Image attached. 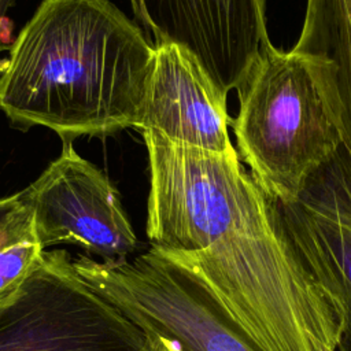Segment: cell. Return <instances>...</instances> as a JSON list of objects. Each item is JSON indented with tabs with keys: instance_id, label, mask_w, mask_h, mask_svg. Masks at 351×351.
I'll return each mask as SVG.
<instances>
[{
	"instance_id": "obj_2",
	"label": "cell",
	"mask_w": 351,
	"mask_h": 351,
	"mask_svg": "<svg viewBox=\"0 0 351 351\" xmlns=\"http://www.w3.org/2000/svg\"><path fill=\"white\" fill-rule=\"evenodd\" d=\"M236 90L237 155L271 200H291L343 145L307 62L270 41Z\"/></svg>"
},
{
	"instance_id": "obj_11",
	"label": "cell",
	"mask_w": 351,
	"mask_h": 351,
	"mask_svg": "<svg viewBox=\"0 0 351 351\" xmlns=\"http://www.w3.org/2000/svg\"><path fill=\"white\" fill-rule=\"evenodd\" d=\"M44 251L34 233L33 214L0 237V303L22 287Z\"/></svg>"
},
{
	"instance_id": "obj_7",
	"label": "cell",
	"mask_w": 351,
	"mask_h": 351,
	"mask_svg": "<svg viewBox=\"0 0 351 351\" xmlns=\"http://www.w3.org/2000/svg\"><path fill=\"white\" fill-rule=\"evenodd\" d=\"M280 225L340 324L337 351H351V155L339 151L287 202Z\"/></svg>"
},
{
	"instance_id": "obj_6",
	"label": "cell",
	"mask_w": 351,
	"mask_h": 351,
	"mask_svg": "<svg viewBox=\"0 0 351 351\" xmlns=\"http://www.w3.org/2000/svg\"><path fill=\"white\" fill-rule=\"evenodd\" d=\"M22 193L44 250L73 244L88 256L121 262L140 247L117 189L74 151L73 140H63L60 156Z\"/></svg>"
},
{
	"instance_id": "obj_12",
	"label": "cell",
	"mask_w": 351,
	"mask_h": 351,
	"mask_svg": "<svg viewBox=\"0 0 351 351\" xmlns=\"http://www.w3.org/2000/svg\"><path fill=\"white\" fill-rule=\"evenodd\" d=\"M30 214L32 208L27 206L22 191L0 197V237L25 221Z\"/></svg>"
},
{
	"instance_id": "obj_14",
	"label": "cell",
	"mask_w": 351,
	"mask_h": 351,
	"mask_svg": "<svg viewBox=\"0 0 351 351\" xmlns=\"http://www.w3.org/2000/svg\"><path fill=\"white\" fill-rule=\"evenodd\" d=\"M12 0H0V51L3 49V41H1V27L5 18V14L11 5Z\"/></svg>"
},
{
	"instance_id": "obj_8",
	"label": "cell",
	"mask_w": 351,
	"mask_h": 351,
	"mask_svg": "<svg viewBox=\"0 0 351 351\" xmlns=\"http://www.w3.org/2000/svg\"><path fill=\"white\" fill-rule=\"evenodd\" d=\"M155 45L188 49L214 84L228 95L237 89L270 43L266 0H130Z\"/></svg>"
},
{
	"instance_id": "obj_10",
	"label": "cell",
	"mask_w": 351,
	"mask_h": 351,
	"mask_svg": "<svg viewBox=\"0 0 351 351\" xmlns=\"http://www.w3.org/2000/svg\"><path fill=\"white\" fill-rule=\"evenodd\" d=\"M292 49L306 59L351 155V0H307Z\"/></svg>"
},
{
	"instance_id": "obj_13",
	"label": "cell",
	"mask_w": 351,
	"mask_h": 351,
	"mask_svg": "<svg viewBox=\"0 0 351 351\" xmlns=\"http://www.w3.org/2000/svg\"><path fill=\"white\" fill-rule=\"evenodd\" d=\"M149 337L154 340L156 351H184L178 344H176L174 341L166 337H162V336H149Z\"/></svg>"
},
{
	"instance_id": "obj_1",
	"label": "cell",
	"mask_w": 351,
	"mask_h": 351,
	"mask_svg": "<svg viewBox=\"0 0 351 351\" xmlns=\"http://www.w3.org/2000/svg\"><path fill=\"white\" fill-rule=\"evenodd\" d=\"M155 47L108 0H43L10 49L0 108L62 140L140 128Z\"/></svg>"
},
{
	"instance_id": "obj_4",
	"label": "cell",
	"mask_w": 351,
	"mask_h": 351,
	"mask_svg": "<svg viewBox=\"0 0 351 351\" xmlns=\"http://www.w3.org/2000/svg\"><path fill=\"white\" fill-rule=\"evenodd\" d=\"M0 351H156L154 340L77 271L64 250L44 251L0 303Z\"/></svg>"
},
{
	"instance_id": "obj_9",
	"label": "cell",
	"mask_w": 351,
	"mask_h": 351,
	"mask_svg": "<svg viewBox=\"0 0 351 351\" xmlns=\"http://www.w3.org/2000/svg\"><path fill=\"white\" fill-rule=\"evenodd\" d=\"M154 47V69L138 129L182 145L236 152L229 136L228 95L184 47L176 43Z\"/></svg>"
},
{
	"instance_id": "obj_3",
	"label": "cell",
	"mask_w": 351,
	"mask_h": 351,
	"mask_svg": "<svg viewBox=\"0 0 351 351\" xmlns=\"http://www.w3.org/2000/svg\"><path fill=\"white\" fill-rule=\"evenodd\" d=\"M151 186L147 237L178 258L197 256L230 234L273 226L271 199L230 154L173 143L143 130Z\"/></svg>"
},
{
	"instance_id": "obj_5",
	"label": "cell",
	"mask_w": 351,
	"mask_h": 351,
	"mask_svg": "<svg viewBox=\"0 0 351 351\" xmlns=\"http://www.w3.org/2000/svg\"><path fill=\"white\" fill-rule=\"evenodd\" d=\"M81 277L149 336L184 351H259L225 317L195 274L165 251L121 262L78 255Z\"/></svg>"
}]
</instances>
